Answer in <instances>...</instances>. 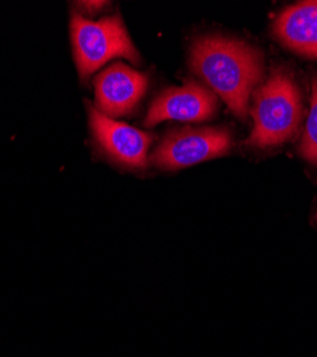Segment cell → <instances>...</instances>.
Instances as JSON below:
<instances>
[{
    "label": "cell",
    "mask_w": 317,
    "mask_h": 357,
    "mask_svg": "<svg viewBox=\"0 0 317 357\" xmlns=\"http://www.w3.org/2000/svg\"><path fill=\"white\" fill-rule=\"evenodd\" d=\"M253 130L246 144L276 147L292 140L300 130L303 103L295 77L286 69H275L256 89L250 110Z\"/></svg>",
    "instance_id": "2"
},
{
    "label": "cell",
    "mask_w": 317,
    "mask_h": 357,
    "mask_svg": "<svg viewBox=\"0 0 317 357\" xmlns=\"http://www.w3.org/2000/svg\"><path fill=\"white\" fill-rule=\"evenodd\" d=\"M233 139L227 129H179L169 133L156 149L152 162L164 170L183 169L200 162L226 155Z\"/></svg>",
    "instance_id": "4"
},
{
    "label": "cell",
    "mask_w": 317,
    "mask_h": 357,
    "mask_svg": "<svg viewBox=\"0 0 317 357\" xmlns=\"http://www.w3.org/2000/svg\"><path fill=\"white\" fill-rule=\"evenodd\" d=\"M88 110L92 133L102 151L113 162L132 169H143L146 166L152 143L149 133L114 121L93 106H89Z\"/></svg>",
    "instance_id": "6"
},
{
    "label": "cell",
    "mask_w": 317,
    "mask_h": 357,
    "mask_svg": "<svg viewBox=\"0 0 317 357\" xmlns=\"http://www.w3.org/2000/svg\"><path fill=\"white\" fill-rule=\"evenodd\" d=\"M79 5H80V8H83V9H86V10L93 12V10L102 9L106 3H103V2H80Z\"/></svg>",
    "instance_id": "10"
},
{
    "label": "cell",
    "mask_w": 317,
    "mask_h": 357,
    "mask_svg": "<svg viewBox=\"0 0 317 357\" xmlns=\"http://www.w3.org/2000/svg\"><path fill=\"white\" fill-rule=\"evenodd\" d=\"M219 110L217 96L209 87L187 82L182 87H170L150 105L145 126L153 128L166 121L205 122Z\"/></svg>",
    "instance_id": "5"
},
{
    "label": "cell",
    "mask_w": 317,
    "mask_h": 357,
    "mask_svg": "<svg viewBox=\"0 0 317 357\" xmlns=\"http://www.w3.org/2000/svg\"><path fill=\"white\" fill-rule=\"evenodd\" d=\"M273 33L284 47L317 59V0L286 8L273 23Z\"/></svg>",
    "instance_id": "8"
},
{
    "label": "cell",
    "mask_w": 317,
    "mask_h": 357,
    "mask_svg": "<svg viewBox=\"0 0 317 357\" xmlns=\"http://www.w3.org/2000/svg\"><path fill=\"white\" fill-rule=\"evenodd\" d=\"M70 35L76 66L83 80L91 77L113 57H125L133 63L140 61L119 16L102 17L93 22L73 13Z\"/></svg>",
    "instance_id": "3"
},
{
    "label": "cell",
    "mask_w": 317,
    "mask_h": 357,
    "mask_svg": "<svg viewBox=\"0 0 317 357\" xmlns=\"http://www.w3.org/2000/svg\"><path fill=\"white\" fill-rule=\"evenodd\" d=\"M190 68L233 114L245 121L250 96L265 76L261 50L239 39L205 36L192 46Z\"/></svg>",
    "instance_id": "1"
},
{
    "label": "cell",
    "mask_w": 317,
    "mask_h": 357,
    "mask_svg": "<svg viewBox=\"0 0 317 357\" xmlns=\"http://www.w3.org/2000/svg\"><path fill=\"white\" fill-rule=\"evenodd\" d=\"M299 153L307 162L317 165V75L311 79V98H310V112L304 133L299 146Z\"/></svg>",
    "instance_id": "9"
},
{
    "label": "cell",
    "mask_w": 317,
    "mask_h": 357,
    "mask_svg": "<svg viewBox=\"0 0 317 357\" xmlns=\"http://www.w3.org/2000/svg\"><path fill=\"white\" fill-rule=\"evenodd\" d=\"M149 86V77L123 63H114L95 80L96 105L109 117L126 116L134 110Z\"/></svg>",
    "instance_id": "7"
}]
</instances>
